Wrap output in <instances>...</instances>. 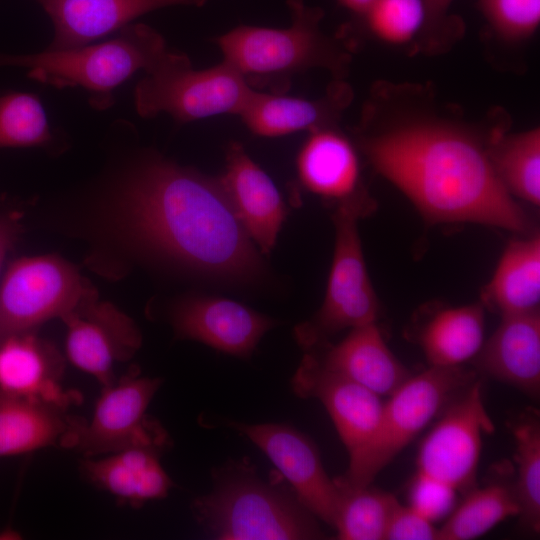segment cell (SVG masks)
I'll return each mask as SVG.
<instances>
[{"instance_id":"24","label":"cell","mask_w":540,"mask_h":540,"mask_svg":"<svg viewBox=\"0 0 540 540\" xmlns=\"http://www.w3.org/2000/svg\"><path fill=\"white\" fill-rule=\"evenodd\" d=\"M347 99V92L342 87L315 100L253 89L239 116L248 129L259 136L312 132L330 127Z\"/></svg>"},{"instance_id":"17","label":"cell","mask_w":540,"mask_h":540,"mask_svg":"<svg viewBox=\"0 0 540 540\" xmlns=\"http://www.w3.org/2000/svg\"><path fill=\"white\" fill-rule=\"evenodd\" d=\"M52 21L49 50L84 45L119 32L135 19L174 5L201 6L206 0H34Z\"/></svg>"},{"instance_id":"8","label":"cell","mask_w":540,"mask_h":540,"mask_svg":"<svg viewBox=\"0 0 540 540\" xmlns=\"http://www.w3.org/2000/svg\"><path fill=\"white\" fill-rule=\"evenodd\" d=\"M227 62L195 70L183 53L172 52L135 87L138 114L150 118L165 112L179 122L221 114L239 115L252 91Z\"/></svg>"},{"instance_id":"1","label":"cell","mask_w":540,"mask_h":540,"mask_svg":"<svg viewBox=\"0 0 540 540\" xmlns=\"http://www.w3.org/2000/svg\"><path fill=\"white\" fill-rule=\"evenodd\" d=\"M105 219L124 244L197 273L245 280L261 270L218 178L163 158H150L126 176Z\"/></svg>"},{"instance_id":"35","label":"cell","mask_w":540,"mask_h":540,"mask_svg":"<svg viewBox=\"0 0 540 540\" xmlns=\"http://www.w3.org/2000/svg\"><path fill=\"white\" fill-rule=\"evenodd\" d=\"M384 540H438V528L412 506L398 503L389 519Z\"/></svg>"},{"instance_id":"19","label":"cell","mask_w":540,"mask_h":540,"mask_svg":"<svg viewBox=\"0 0 540 540\" xmlns=\"http://www.w3.org/2000/svg\"><path fill=\"white\" fill-rule=\"evenodd\" d=\"M65 362L58 349L36 331L0 340V391L69 408L78 393L62 387Z\"/></svg>"},{"instance_id":"13","label":"cell","mask_w":540,"mask_h":540,"mask_svg":"<svg viewBox=\"0 0 540 540\" xmlns=\"http://www.w3.org/2000/svg\"><path fill=\"white\" fill-rule=\"evenodd\" d=\"M229 426L258 446L291 484L298 500L334 528L338 488L327 475L317 447L306 435L285 424L229 422Z\"/></svg>"},{"instance_id":"27","label":"cell","mask_w":540,"mask_h":540,"mask_svg":"<svg viewBox=\"0 0 540 540\" xmlns=\"http://www.w3.org/2000/svg\"><path fill=\"white\" fill-rule=\"evenodd\" d=\"M488 156L507 191L532 205L540 204V130L495 134Z\"/></svg>"},{"instance_id":"15","label":"cell","mask_w":540,"mask_h":540,"mask_svg":"<svg viewBox=\"0 0 540 540\" xmlns=\"http://www.w3.org/2000/svg\"><path fill=\"white\" fill-rule=\"evenodd\" d=\"M176 336L204 343L218 351L248 357L275 322L231 299L193 296L171 312Z\"/></svg>"},{"instance_id":"33","label":"cell","mask_w":540,"mask_h":540,"mask_svg":"<svg viewBox=\"0 0 540 540\" xmlns=\"http://www.w3.org/2000/svg\"><path fill=\"white\" fill-rule=\"evenodd\" d=\"M479 11L502 39L531 37L540 24V0H478Z\"/></svg>"},{"instance_id":"6","label":"cell","mask_w":540,"mask_h":540,"mask_svg":"<svg viewBox=\"0 0 540 540\" xmlns=\"http://www.w3.org/2000/svg\"><path fill=\"white\" fill-rule=\"evenodd\" d=\"M475 369L459 366H430L410 375L384 401L377 429L366 447L349 460L339 477L353 486L371 484L448 403L477 378Z\"/></svg>"},{"instance_id":"26","label":"cell","mask_w":540,"mask_h":540,"mask_svg":"<svg viewBox=\"0 0 540 540\" xmlns=\"http://www.w3.org/2000/svg\"><path fill=\"white\" fill-rule=\"evenodd\" d=\"M416 338L430 366L463 365L484 342L483 304L436 312L419 328Z\"/></svg>"},{"instance_id":"20","label":"cell","mask_w":540,"mask_h":540,"mask_svg":"<svg viewBox=\"0 0 540 540\" xmlns=\"http://www.w3.org/2000/svg\"><path fill=\"white\" fill-rule=\"evenodd\" d=\"M475 370L536 398L540 391L539 310L502 315L473 358Z\"/></svg>"},{"instance_id":"22","label":"cell","mask_w":540,"mask_h":540,"mask_svg":"<svg viewBox=\"0 0 540 540\" xmlns=\"http://www.w3.org/2000/svg\"><path fill=\"white\" fill-rule=\"evenodd\" d=\"M67 407L0 391V457L46 447L72 449L84 418Z\"/></svg>"},{"instance_id":"25","label":"cell","mask_w":540,"mask_h":540,"mask_svg":"<svg viewBox=\"0 0 540 540\" xmlns=\"http://www.w3.org/2000/svg\"><path fill=\"white\" fill-rule=\"evenodd\" d=\"M482 301L501 316L539 310V235L509 243L483 290Z\"/></svg>"},{"instance_id":"4","label":"cell","mask_w":540,"mask_h":540,"mask_svg":"<svg viewBox=\"0 0 540 540\" xmlns=\"http://www.w3.org/2000/svg\"><path fill=\"white\" fill-rule=\"evenodd\" d=\"M163 37L152 27L130 24L97 44L35 54L0 52L1 67L28 69V77L58 89L82 87L90 105L109 108L113 91L139 70L150 73L170 55Z\"/></svg>"},{"instance_id":"37","label":"cell","mask_w":540,"mask_h":540,"mask_svg":"<svg viewBox=\"0 0 540 540\" xmlns=\"http://www.w3.org/2000/svg\"><path fill=\"white\" fill-rule=\"evenodd\" d=\"M454 0H423L426 9L425 28L438 26Z\"/></svg>"},{"instance_id":"10","label":"cell","mask_w":540,"mask_h":540,"mask_svg":"<svg viewBox=\"0 0 540 540\" xmlns=\"http://www.w3.org/2000/svg\"><path fill=\"white\" fill-rule=\"evenodd\" d=\"M439 415L419 446L417 473L465 494L476 486L482 437L494 431L481 381L471 383Z\"/></svg>"},{"instance_id":"5","label":"cell","mask_w":540,"mask_h":540,"mask_svg":"<svg viewBox=\"0 0 540 540\" xmlns=\"http://www.w3.org/2000/svg\"><path fill=\"white\" fill-rule=\"evenodd\" d=\"M292 23L287 28L239 26L219 36L223 61L237 70L253 87H285L287 80L310 68L323 67L335 72L345 63L344 56L321 33V13L302 0H289Z\"/></svg>"},{"instance_id":"21","label":"cell","mask_w":540,"mask_h":540,"mask_svg":"<svg viewBox=\"0 0 540 540\" xmlns=\"http://www.w3.org/2000/svg\"><path fill=\"white\" fill-rule=\"evenodd\" d=\"M166 450L137 445L97 457H84L81 472L97 488L131 507L166 497L174 486L161 465Z\"/></svg>"},{"instance_id":"3","label":"cell","mask_w":540,"mask_h":540,"mask_svg":"<svg viewBox=\"0 0 540 540\" xmlns=\"http://www.w3.org/2000/svg\"><path fill=\"white\" fill-rule=\"evenodd\" d=\"M213 489L192 503V512L222 540L323 539L315 516L286 489L259 478L247 461L214 473Z\"/></svg>"},{"instance_id":"32","label":"cell","mask_w":540,"mask_h":540,"mask_svg":"<svg viewBox=\"0 0 540 540\" xmlns=\"http://www.w3.org/2000/svg\"><path fill=\"white\" fill-rule=\"evenodd\" d=\"M371 32L390 44H404L425 28L423 0H376L364 14Z\"/></svg>"},{"instance_id":"34","label":"cell","mask_w":540,"mask_h":540,"mask_svg":"<svg viewBox=\"0 0 540 540\" xmlns=\"http://www.w3.org/2000/svg\"><path fill=\"white\" fill-rule=\"evenodd\" d=\"M455 494L450 487L416 473L409 505L433 522L453 509Z\"/></svg>"},{"instance_id":"2","label":"cell","mask_w":540,"mask_h":540,"mask_svg":"<svg viewBox=\"0 0 540 540\" xmlns=\"http://www.w3.org/2000/svg\"><path fill=\"white\" fill-rule=\"evenodd\" d=\"M374 169L432 223L471 222L526 233L530 220L498 178L487 149L464 130L416 119L363 136Z\"/></svg>"},{"instance_id":"14","label":"cell","mask_w":540,"mask_h":540,"mask_svg":"<svg viewBox=\"0 0 540 540\" xmlns=\"http://www.w3.org/2000/svg\"><path fill=\"white\" fill-rule=\"evenodd\" d=\"M292 387L301 398L317 399L329 413L345 445L349 460L373 437L382 412V397L366 387L321 367L305 353Z\"/></svg>"},{"instance_id":"12","label":"cell","mask_w":540,"mask_h":540,"mask_svg":"<svg viewBox=\"0 0 540 540\" xmlns=\"http://www.w3.org/2000/svg\"><path fill=\"white\" fill-rule=\"evenodd\" d=\"M61 320L66 327V355L78 369L94 377L101 387L114 381L113 368L129 360L141 346L134 321L92 289Z\"/></svg>"},{"instance_id":"29","label":"cell","mask_w":540,"mask_h":540,"mask_svg":"<svg viewBox=\"0 0 540 540\" xmlns=\"http://www.w3.org/2000/svg\"><path fill=\"white\" fill-rule=\"evenodd\" d=\"M339 499L334 528L340 540H384L391 514L399 503L388 492L353 486L334 479Z\"/></svg>"},{"instance_id":"7","label":"cell","mask_w":540,"mask_h":540,"mask_svg":"<svg viewBox=\"0 0 540 540\" xmlns=\"http://www.w3.org/2000/svg\"><path fill=\"white\" fill-rule=\"evenodd\" d=\"M369 199L360 193L338 203L333 214L335 247L323 304L316 315L295 327V338L305 350L346 328L374 323L379 303L370 282L358 231V220L368 214Z\"/></svg>"},{"instance_id":"36","label":"cell","mask_w":540,"mask_h":540,"mask_svg":"<svg viewBox=\"0 0 540 540\" xmlns=\"http://www.w3.org/2000/svg\"><path fill=\"white\" fill-rule=\"evenodd\" d=\"M21 232L19 218L13 214L0 215V270L6 254L16 243Z\"/></svg>"},{"instance_id":"9","label":"cell","mask_w":540,"mask_h":540,"mask_svg":"<svg viewBox=\"0 0 540 540\" xmlns=\"http://www.w3.org/2000/svg\"><path fill=\"white\" fill-rule=\"evenodd\" d=\"M92 289L72 264L58 256L13 261L0 283V340L61 319Z\"/></svg>"},{"instance_id":"31","label":"cell","mask_w":540,"mask_h":540,"mask_svg":"<svg viewBox=\"0 0 540 540\" xmlns=\"http://www.w3.org/2000/svg\"><path fill=\"white\" fill-rule=\"evenodd\" d=\"M55 136L37 96L24 92L0 95V149L51 148Z\"/></svg>"},{"instance_id":"23","label":"cell","mask_w":540,"mask_h":540,"mask_svg":"<svg viewBox=\"0 0 540 540\" xmlns=\"http://www.w3.org/2000/svg\"><path fill=\"white\" fill-rule=\"evenodd\" d=\"M296 164L300 182L316 195L340 203L361 193L356 150L344 135L331 127L310 132Z\"/></svg>"},{"instance_id":"30","label":"cell","mask_w":540,"mask_h":540,"mask_svg":"<svg viewBox=\"0 0 540 540\" xmlns=\"http://www.w3.org/2000/svg\"><path fill=\"white\" fill-rule=\"evenodd\" d=\"M516 443L517 478L513 484L520 520L533 533L540 530V422L526 412L512 427Z\"/></svg>"},{"instance_id":"28","label":"cell","mask_w":540,"mask_h":540,"mask_svg":"<svg viewBox=\"0 0 540 540\" xmlns=\"http://www.w3.org/2000/svg\"><path fill=\"white\" fill-rule=\"evenodd\" d=\"M445 523L438 528V540L477 538L505 519L519 515L520 507L513 485L492 482L464 494Z\"/></svg>"},{"instance_id":"16","label":"cell","mask_w":540,"mask_h":540,"mask_svg":"<svg viewBox=\"0 0 540 540\" xmlns=\"http://www.w3.org/2000/svg\"><path fill=\"white\" fill-rule=\"evenodd\" d=\"M219 183L238 221L264 254L274 247L286 218V206L272 179L239 143L226 154Z\"/></svg>"},{"instance_id":"38","label":"cell","mask_w":540,"mask_h":540,"mask_svg":"<svg viewBox=\"0 0 540 540\" xmlns=\"http://www.w3.org/2000/svg\"><path fill=\"white\" fill-rule=\"evenodd\" d=\"M341 5L349 9L350 11L361 14H364L372 6L376 0H337Z\"/></svg>"},{"instance_id":"11","label":"cell","mask_w":540,"mask_h":540,"mask_svg":"<svg viewBox=\"0 0 540 540\" xmlns=\"http://www.w3.org/2000/svg\"><path fill=\"white\" fill-rule=\"evenodd\" d=\"M162 379L141 376L136 367L111 385L102 387L90 421L79 426L72 449L97 457L137 445L168 448L164 428L146 410Z\"/></svg>"},{"instance_id":"18","label":"cell","mask_w":540,"mask_h":540,"mask_svg":"<svg viewBox=\"0 0 540 540\" xmlns=\"http://www.w3.org/2000/svg\"><path fill=\"white\" fill-rule=\"evenodd\" d=\"M321 367L378 394L391 395L411 375L387 346L376 323L351 329L339 343L324 341L307 349Z\"/></svg>"}]
</instances>
